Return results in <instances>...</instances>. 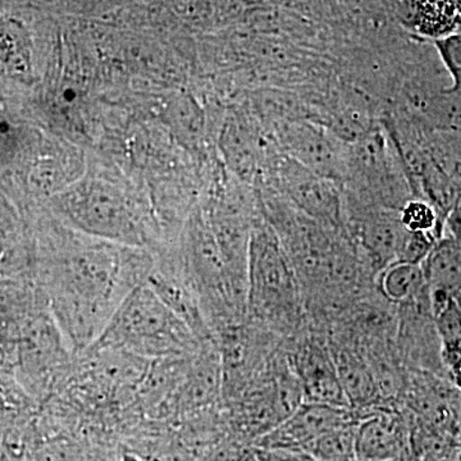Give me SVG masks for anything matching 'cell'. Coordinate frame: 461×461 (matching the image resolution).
I'll return each instance as SVG.
<instances>
[{"label":"cell","instance_id":"13","mask_svg":"<svg viewBox=\"0 0 461 461\" xmlns=\"http://www.w3.org/2000/svg\"><path fill=\"white\" fill-rule=\"evenodd\" d=\"M411 23L430 41L461 32V14L456 0H412Z\"/></svg>","mask_w":461,"mask_h":461},{"label":"cell","instance_id":"21","mask_svg":"<svg viewBox=\"0 0 461 461\" xmlns=\"http://www.w3.org/2000/svg\"><path fill=\"white\" fill-rule=\"evenodd\" d=\"M454 299H455V302L457 303V305H459L460 309H461V291H459V293H457V294H455Z\"/></svg>","mask_w":461,"mask_h":461},{"label":"cell","instance_id":"11","mask_svg":"<svg viewBox=\"0 0 461 461\" xmlns=\"http://www.w3.org/2000/svg\"><path fill=\"white\" fill-rule=\"evenodd\" d=\"M0 278L33 280V262L23 248V230L14 209L0 200Z\"/></svg>","mask_w":461,"mask_h":461},{"label":"cell","instance_id":"17","mask_svg":"<svg viewBox=\"0 0 461 461\" xmlns=\"http://www.w3.org/2000/svg\"><path fill=\"white\" fill-rule=\"evenodd\" d=\"M437 333L445 348L461 345V309L454 296L433 314Z\"/></svg>","mask_w":461,"mask_h":461},{"label":"cell","instance_id":"9","mask_svg":"<svg viewBox=\"0 0 461 461\" xmlns=\"http://www.w3.org/2000/svg\"><path fill=\"white\" fill-rule=\"evenodd\" d=\"M355 450L357 461H406L408 435L399 412L393 406L360 412Z\"/></svg>","mask_w":461,"mask_h":461},{"label":"cell","instance_id":"20","mask_svg":"<svg viewBox=\"0 0 461 461\" xmlns=\"http://www.w3.org/2000/svg\"><path fill=\"white\" fill-rule=\"evenodd\" d=\"M245 461H258L253 448H251L250 454L248 455V457L245 459Z\"/></svg>","mask_w":461,"mask_h":461},{"label":"cell","instance_id":"2","mask_svg":"<svg viewBox=\"0 0 461 461\" xmlns=\"http://www.w3.org/2000/svg\"><path fill=\"white\" fill-rule=\"evenodd\" d=\"M305 317L302 285L277 232L258 224L249 240L248 320L287 339L302 332Z\"/></svg>","mask_w":461,"mask_h":461},{"label":"cell","instance_id":"7","mask_svg":"<svg viewBox=\"0 0 461 461\" xmlns=\"http://www.w3.org/2000/svg\"><path fill=\"white\" fill-rule=\"evenodd\" d=\"M357 420L359 414L351 408L304 402L253 447L305 451L320 437Z\"/></svg>","mask_w":461,"mask_h":461},{"label":"cell","instance_id":"5","mask_svg":"<svg viewBox=\"0 0 461 461\" xmlns=\"http://www.w3.org/2000/svg\"><path fill=\"white\" fill-rule=\"evenodd\" d=\"M75 359L48 305L36 315L18 344L11 372L41 408L56 393Z\"/></svg>","mask_w":461,"mask_h":461},{"label":"cell","instance_id":"3","mask_svg":"<svg viewBox=\"0 0 461 461\" xmlns=\"http://www.w3.org/2000/svg\"><path fill=\"white\" fill-rule=\"evenodd\" d=\"M91 346L156 362L196 354L209 345H203L145 281L123 300L104 332Z\"/></svg>","mask_w":461,"mask_h":461},{"label":"cell","instance_id":"1","mask_svg":"<svg viewBox=\"0 0 461 461\" xmlns=\"http://www.w3.org/2000/svg\"><path fill=\"white\" fill-rule=\"evenodd\" d=\"M33 263V280L75 355L104 332L124 299L148 280L154 262L140 249L99 240L65 242Z\"/></svg>","mask_w":461,"mask_h":461},{"label":"cell","instance_id":"18","mask_svg":"<svg viewBox=\"0 0 461 461\" xmlns=\"http://www.w3.org/2000/svg\"><path fill=\"white\" fill-rule=\"evenodd\" d=\"M437 241L438 240L429 233L409 232L405 230L397 250L396 262L423 263Z\"/></svg>","mask_w":461,"mask_h":461},{"label":"cell","instance_id":"19","mask_svg":"<svg viewBox=\"0 0 461 461\" xmlns=\"http://www.w3.org/2000/svg\"><path fill=\"white\" fill-rule=\"evenodd\" d=\"M258 461H318L303 450L253 447Z\"/></svg>","mask_w":461,"mask_h":461},{"label":"cell","instance_id":"6","mask_svg":"<svg viewBox=\"0 0 461 461\" xmlns=\"http://www.w3.org/2000/svg\"><path fill=\"white\" fill-rule=\"evenodd\" d=\"M288 339V360L302 384L304 402L350 408L327 336L311 330H302Z\"/></svg>","mask_w":461,"mask_h":461},{"label":"cell","instance_id":"4","mask_svg":"<svg viewBox=\"0 0 461 461\" xmlns=\"http://www.w3.org/2000/svg\"><path fill=\"white\" fill-rule=\"evenodd\" d=\"M58 214L84 235L122 247L151 248L158 229L147 209L132 196L107 182H80L54 202Z\"/></svg>","mask_w":461,"mask_h":461},{"label":"cell","instance_id":"12","mask_svg":"<svg viewBox=\"0 0 461 461\" xmlns=\"http://www.w3.org/2000/svg\"><path fill=\"white\" fill-rule=\"evenodd\" d=\"M429 293L454 296L461 291V242L439 239L423 263Z\"/></svg>","mask_w":461,"mask_h":461},{"label":"cell","instance_id":"14","mask_svg":"<svg viewBox=\"0 0 461 461\" xmlns=\"http://www.w3.org/2000/svg\"><path fill=\"white\" fill-rule=\"evenodd\" d=\"M379 294L393 304H403L427 291L421 264L395 262L379 273Z\"/></svg>","mask_w":461,"mask_h":461},{"label":"cell","instance_id":"8","mask_svg":"<svg viewBox=\"0 0 461 461\" xmlns=\"http://www.w3.org/2000/svg\"><path fill=\"white\" fill-rule=\"evenodd\" d=\"M48 300L35 280L0 278V362L11 371L18 344Z\"/></svg>","mask_w":461,"mask_h":461},{"label":"cell","instance_id":"15","mask_svg":"<svg viewBox=\"0 0 461 461\" xmlns=\"http://www.w3.org/2000/svg\"><path fill=\"white\" fill-rule=\"evenodd\" d=\"M399 220L409 232L429 233L439 240L441 214L432 203L423 198H411L400 208Z\"/></svg>","mask_w":461,"mask_h":461},{"label":"cell","instance_id":"10","mask_svg":"<svg viewBox=\"0 0 461 461\" xmlns=\"http://www.w3.org/2000/svg\"><path fill=\"white\" fill-rule=\"evenodd\" d=\"M288 193L306 215H311L317 222L323 223V226L338 227L341 222L339 196L327 182L297 175V177L291 180Z\"/></svg>","mask_w":461,"mask_h":461},{"label":"cell","instance_id":"16","mask_svg":"<svg viewBox=\"0 0 461 461\" xmlns=\"http://www.w3.org/2000/svg\"><path fill=\"white\" fill-rule=\"evenodd\" d=\"M432 44L450 76L451 84L445 87L446 93L461 95V32L436 39Z\"/></svg>","mask_w":461,"mask_h":461}]
</instances>
